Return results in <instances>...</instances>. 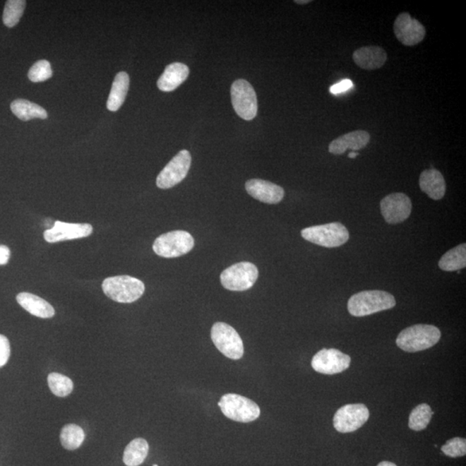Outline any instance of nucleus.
Segmentation results:
<instances>
[{"label":"nucleus","mask_w":466,"mask_h":466,"mask_svg":"<svg viewBox=\"0 0 466 466\" xmlns=\"http://www.w3.org/2000/svg\"><path fill=\"white\" fill-rule=\"evenodd\" d=\"M395 299L382 290H366L353 294L349 299L347 309L352 316L364 317L390 309L395 306Z\"/></svg>","instance_id":"nucleus-1"},{"label":"nucleus","mask_w":466,"mask_h":466,"mask_svg":"<svg viewBox=\"0 0 466 466\" xmlns=\"http://www.w3.org/2000/svg\"><path fill=\"white\" fill-rule=\"evenodd\" d=\"M440 329L432 325L418 324L402 330L396 339V345L407 352L424 351L440 341Z\"/></svg>","instance_id":"nucleus-2"},{"label":"nucleus","mask_w":466,"mask_h":466,"mask_svg":"<svg viewBox=\"0 0 466 466\" xmlns=\"http://www.w3.org/2000/svg\"><path fill=\"white\" fill-rule=\"evenodd\" d=\"M102 289L104 294L112 301L131 303L142 297L145 286L142 281L130 275H116L104 280Z\"/></svg>","instance_id":"nucleus-3"},{"label":"nucleus","mask_w":466,"mask_h":466,"mask_svg":"<svg viewBox=\"0 0 466 466\" xmlns=\"http://www.w3.org/2000/svg\"><path fill=\"white\" fill-rule=\"evenodd\" d=\"M301 236L317 246L335 248L347 242L349 232L344 225L334 222L303 229Z\"/></svg>","instance_id":"nucleus-4"},{"label":"nucleus","mask_w":466,"mask_h":466,"mask_svg":"<svg viewBox=\"0 0 466 466\" xmlns=\"http://www.w3.org/2000/svg\"><path fill=\"white\" fill-rule=\"evenodd\" d=\"M222 413L232 421L248 423L256 421L261 411L252 400L237 394H225L219 402Z\"/></svg>","instance_id":"nucleus-5"},{"label":"nucleus","mask_w":466,"mask_h":466,"mask_svg":"<svg viewBox=\"0 0 466 466\" xmlns=\"http://www.w3.org/2000/svg\"><path fill=\"white\" fill-rule=\"evenodd\" d=\"M194 239L189 232L173 231L159 236L153 244L155 254L165 258H178L192 251Z\"/></svg>","instance_id":"nucleus-6"},{"label":"nucleus","mask_w":466,"mask_h":466,"mask_svg":"<svg viewBox=\"0 0 466 466\" xmlns=\"http://www.w3.org/2000/svg\"><path fill=\"white\" fill-rule=\"evenodd\" d=\"M211 337L217 349L228 359L238 360L244 356L243 340L230 325L217 322L213 325Z\"/></svg>","instance_id":"nucleus-7"},{"label":"nucleus","mask_w":466,"mask_h":466,"mask_svg":"<svg viewBox=\"0 0 466 466\" xmlns=\"http://www.w3.org/2000/svg\"><path fill=\"white\" fill-rule=\"evenodd\" d=\"M258 278V270L255 264L241 262L227 268L220 275L221 285L225 289L246 291L254 286Z\"/></svg>","instance_id":"nucleus-8"},{"label":"nucleus","mask_w":466,"mask_h":466,"mask_svg":"<svg viewBox=\"0 0 466 466\" xmlns=\"http://www.w3.org/2000/svg\"><path fill=\"white\" fill-rule=\"evenodd\" d=\"M232 103L237 114L247 121L258 114V100L253 87L246 80L233 83L231 88Z\"/></svg>","instance_id":"nucleus-9"},{"label":"nucleus","mask_w":466,"mask_h":466,"mask_svg":"<svg viewBox=\"0 0 466 466\" xmlns=\"http://www.w3.org/2000/svg\"><path fill=\"white\" fill-rule=\"evenodd\" d=\"M370 417V412L364 404H347L341 407L333 417V426L337 432H355L365 424Z\"/></svg>","instance_id":"nucleus-10"},{"label":"nucleus","mask_w":466,"mask_h":466,"mask_svg":"<svg viewBox=\"0 0 466 466\" xmlns=\"http://www.w3.org/2000/svg\"><path fill=\"white\" fill-rule=\"evenodd\" d=\"M191 155L189 151L181 150L158 174L157 178L158 188L171 189L184 181L191 166Z\"/></svg>","instance_id":"nucleus-11"},{"label":"nucleus","mask_w":466,"mask_h":466,"mask_svg":"<svg viewBox=\"0 0 466 466\" xmlns=\"http://www.w3.org/2000/svg\"><path fill=\"white\" fill-rule=\"evenodd\" d=\"M351 357L337 349H322L313 356L311 365L321 374L334 375L343 372L351 364Z\"/></svg>","instance_id":"nucleus-12"},{"label":"nucleus","mask_w":466,"mask_h":466,"mask_svg":"<svg viewBox=\"0 0 466 466\" xmlns=\"http://www.w3.org/2000/svg\"><path fill=\"white\" fill-rule=\"evenodd\" d=\"M381 212L386 222L390 225L402 223L410 217L412 201L402 193H394L383 198L380 204Z\"/></svg>","instance_id":"nucleus-13"},{"label":"nucleus","mask_w":466,"mask_h":466,"mask_svg":"<svg viewBox=\"0 0 466 466\" xmlns=\"http://www.w3.org/2000/svg\"><path fill=\"white\" fill-rule=\"evenodd\" d=\"M393 30L398 40L405 46L417 45L424 40L426 36L425 27L407 13H402L396 18Z\"/></svg>","instance_id":"nucleus-14"},{"label":"nucleus","mask_w":466,"mask_h":466,"mask_svg":"<svg viewBox=\"0 0 466 466\" xmlns=\"http://www.w3.org/2000/svg\"><path fill=\"white\" fill-rule=\"evenodd\" d=\"M92 227L89 224H72L57 220L52 228L44 233V239L49 243L61 242L85 238L92 234Z\"/></svg>","instance_id":"nucleus-15"},{"label":"nucleus","mask_w":466,"mask_h":466,"mask_svg":"<svg viewBox=\"0 0 466 466\" xmlns=\"http://www.w3.org/2000/svg\"><path fill=\"white\" fill-rule=\"evenodd\" d=\"M246 189L254 199L266 204H277L285 197V190L270 181L251 179L246 184Z\"/></svg>","instance_id":"nucleus-16"},{"label":"nucleus","mask_w":466,"mask_h":466,"mask_svg":"<svg viewBox=\"0 0 466 466\" xmlns=\"http://www.w3.org/2000/svg\"><path fill=\"white\" fill-rule=\"evenodd\" d=\"M371 135L367 131L359 130L349 132L330 143L328 150L333 155H342L347 150H362L369 145Z\"/></svg>","instance_id":"nucleus-17"},{"label":"nucleus","mask_w":466,"mask_h":466,"mask_svg":"<svg viewBox=\"0 0 466 466\" xmlns=\"http://www.w3.org/2000/svg\"><path fill=\"white\" fill-rule=\"evenodd\" d=\"M352 57L355 64L365 70L381 68L388 59L386 50L378 46L363 47L357 49Z\"/></svg>","instance_id":"nucleus-18"},{"label":"nucleus","mask_w":466,"mask_h":466,"mask_svg":"<svg viewBox=\"0 0 466 466\" xmlns=\"http://www.w3.org/2000/svg\"><path fill=\"white\" fill-rule=\"evenodd\" d=\"M419 188L431 199L441 200L445 196L446 184L444 177L440 171L435 169L423 171L419 177Z\"/></svg>","instance_id":"nucleus-19"},{"label":"nucleus","mask_w":466,"mask_h":466,"mask_svg":"<svg viewBox=\"0 0 466 466\" xmlns=\"http://www.w3.org/2000/svg\"><path fill=\"white\" fill-rule=\"evenodd\" d=\"M189 75L188 66L174 62L167 66L157 81V87L162 92H172L186 80Z\"/></svg>","instance_id":"nucleus-20"},{"label":"nucleus","mask_w":466,"mask_h":466,"mask_svg":"<svg viewBox=\"0 0 466 466\" xmlns=\"http://www.w3.org/2000/svg\"><path fill=\"white\" fill-rule=\"evenodd\" d=\"M17 301L22 308L32 316L49 318L54 316V309L48 301L33 294L23 292L17 295Z\"/></svg>","instance_id":"nucleus-21"},{"label":"nucleus","mask_w":466,"mask_h":466,"mask_svg":"<svg viewBox=\"0 0 466 466\" xmlns=\"http://www.w3.org/2000/svg\"><path fill=\"white\" fill-rule=\"evenodd\" d=\"M130 78L126 72H119L112 83L107 107L109 111H118L126 100L129 90Z\"/></svg>","instance_id":"nucleus-22"},{"label":"nucleus","mask_w":466,"mask_h":466,"mask_svg":"<svg viewBox=\"0 0 466 466\" xmlns=\"http://www.w3.org/2000/svg\"><path fill=\"white\" fill-rule=\"evenodd\" d=\"M11 109L13 114L23 121H29L33 119H45L48 118V112L44 108L27 100H14L11 104Z\"/></svg>","instance_id":"nucleus-23"},{"label":"nucleus","mask_w":466,"mask_h":466,"mask_svg":"<svg viewBox=\"0 0 466 466\" xmlns=\"http://www.w3.org/2000/svg\"><path fill=\"white\" fill-rule=\"evenodd\" d=\"M148 453H149V444L145 438H135L124 450V463L127 466H138L145 460Z\"/></svg>","instance_id":"nucleus-24"},{"label":"nucleus","mask_w":466,"mask_h":466,"mask_svg":"<svg viewBox=\"0 0 466 466\" xmlns=\"http://www.w3.org/2000/svg\"><path fill=\"white\" fill-rule=\"evenodd\" d=\"M466 265V244H461L442 256L438 267L444 271H458Z\"/></svg>","instance_id":"nucleus-25"},{"label":"nucleus","mask_w":466,"mask_h":466,"mask_svg":"<svg viewBox=\"0 0 466 466\" xmlns=\"http://www.w3.org/2000/svg\"><path fill=\"white\" fill-rule=\"evenodd\" d=\"M60 440L65 449L73 450L79 448L85 440L83 429L76 424L66 425L62 429Z\"/></svg>","instance_id":"nucleus-26"},{"label":"nucleus","mask_w":466,"mask_h":466,"mask_svg":"<svg viewBox=\"0 0 466 466\" xmlns=\"http://www.w3.org/2000/svg\"><path fill=\"white\" fill-rule=\"evenodd\" d=\"M434 412L429 404L422 403L412 410L409 418V427L414 431H422L426 429Z\"/></svg>","instance_id":"nucleus-27"},{"label":"nucleus","mask_w":466,"mask_h":466,"mask_svg":"<svg viewBox=\"0 0 466 466\" xmlns=\"http://www.w3.org/2000/svg\"><path fill=\"white\" fill-rule=\"evenodd\" d=\"M26 6V1L23 0H9L4 9L3 22L8 28H13L17 25L22 18Z\"/></svg>","instance_id":"nucleus-28"},{"label":"nucleus","mask_w":466,"mask_h":466,"mask_svg":"<svg viewBox=\"0 0 466 466\" xmlns=\"http://www.w3.org/2000/svg\"><path fill=\"white\" fill-rule=\"evenodd\" d=\"M48 383L50 390L54 395L59 398H65L73 390L72 380L68 376L59 374V373H52L48 376Z\"/></svg>","instance_id":"nucleus-29"},{"label":"nucleus","mask_w":466,"mask_h":466,"mask_svg":"<svg viewBox=\"0 0 466 466\" xmlns=\"http://www.w3.org/2000/svg\"><path fill=\"white\" fill-rule=\"evenodd\" d=\"M52 76V65H50L49 61L46 60L37 61L30 68L28 73L29 79L32 83H42V81L49 80Z\"/></svg>","instance_id":"nucleus-30"},{"label":"nucleus","mask_w":466,"mask_h":466,"mask_svg":"<svg viewBox=\"0 0 466 466\" xmlns=\"http://www.w3.org/2000/svg\"><path fill=\"white\" fill-rule=\"evenodd\" d=\"M442 453L450 458L464 457L466 454V441L464 438L456 437L446 441L441 448Z\"/></svg>","instance_id":"nucleus-31"},{"label":"nucleus","mask_w":466,"mask_h":466,"mask_svg":"<svg viewBox=\"0 0 466 466\" xmlns=\"http://www.w3.org/2000/svg\"><path fill=\"white\" fill-rule=\"evenodd\" d=\"M11 355L10 342L6 336L0 334V368L7 363Z\"/></svg>","instance_id":"nucleus-32"},{"label":"nucleus","mask_w":466,"mask_h":466,"mask_svg":"<svg viewBox=\"0 0 466 466\" xmlns=\"http://www.w3.org/2000/svg\"><path fill=\"white\" fill-rule=\"evenodd\" d=\"M352 81L349 79H345L341 80L339 83L332 85V87L330 88V92H331L333 95H337V93H341L349 90V89L352 88Z\"/></svg>","instance_id":"nucleus-33"},{"label":"nucleus","mask_w":466,"mask_h":466,"mask_svg":"<svg viewBox=\"0 0 466 466\" xmlns=\"http://www.w3.org/2000/svg\"><path fill=\"white\" fill-rule=\"evenodd\" d=\"M10 249L6 246H0V265H5L9 261Z\"/></svg>","instance_id":"nucleus-34"},{"label":"nucleus","mask_w":466,"mask_h":466,"mask_svg":"<svg viewBox=\"0 0 466 466\" xmlns=\"http://www.w3.org/2000/svg\"><path fill=\"white\" fill-rule=\"evenodd\" d=\"M378 466H398V465H396L394 463H392V462L383 461V462H380Z\"/></svg>","instance_id":"nucleus-35"},{"label":"nucleus","mask_w":466,"mask_h":466,"mask_svg":"<svg viewBox=\"0 0 466 466\" xmlns=\"http://www.w3.org/2000/svg\"><path fill=\"white\" fill-rule=\"evenodd\" d=\"M311 0H295L294 3L298 4V5H306V4H309Z\"/></svg>","instance_id":"nucleus-36"},{"label":"nucleus","mask_w":466,"mask_h":466,"mask_svg":"<svg viewBox=\"0 0 466 466\" xmlns=\"http://www.w3.org/2000/svg\"><path fill=\"white\" fill-rule=\"evenodd\" d=\"M349 158H356L357 157V153H351L348 155Z\"/></svg>","instance_id":"nucleus-37"},{"label":"nucleus","mask_w":466,"mask_h":466,"mask_svg":"<svg viewBox=\"0 0 466 466\" xmlns=\"http://www.w3.org/2000/svg\"><path fill=\"white\" fill-rule=\"evenodd\" d=\"M153 466H158L157 465H153Z\"/></svg>","instance_id":"nucleus-38"}]
</instances>
